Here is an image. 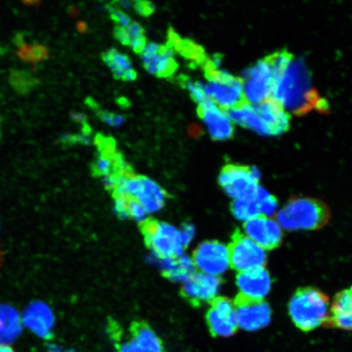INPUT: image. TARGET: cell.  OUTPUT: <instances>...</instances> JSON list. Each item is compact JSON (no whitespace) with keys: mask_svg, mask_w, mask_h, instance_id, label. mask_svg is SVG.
Listing matches in <instances>:
<instances>
[{"mask_svg":"<svg viewBox=\"0 0 352 352\" xmlns=\"http://www.w3.org/2000/svg\"><path fill=\"white\" fill-rule=\"evenodd\" d=\"M266 57L274 74L270 98L297 114L314 109H327L324 100L312 87L309 73L302 60L287 51L276 52Z\"/></svg>","mask_w":352,"mask_h":352,"instance_id":"obj_1","label":"cell"},{"mask_svg":"<svg viewBox=\"0 0 352 352\" xmlns=\"http://www.w3.org/2000/svg\"><path fill=\"white\" fill-rule=\"evenodd\" d=\"M330 210L324 202L311 197H293L276 214V221L287 231L318 230L327 226Z\"/></svg>","mask_w":352,"mask_h":352,"instance_id":"obj_2","label":"cell"},{"mask_svg":"<svg viewBox=\"0 0 352 352\" xmlns=\"http://www.w3.org/2000/svg\"><path fill=\"white\" fill-rule=\"evenodd\" d=\"M329 299L314 287L298 288L289 302L288 311L296 327L310 332L327 323Z\"/></svg>","mask_w":352,"mask_h":352,"instance_id":"obj_3","label":"cell"},{"mask_svg":"<svg viewBox=\"0 0 352 352\" xmlns=\"http://www.w3.org/2000/svg\"><path fill=\"white\" fill-rule=\"evenodd\" d=\"M204 67L208 81L204 85L205 94L219 108L227 111L248 101L241 78L219 69L212 59L206 60Z\"/></svg>","mask_w":352,"mask_h":352,"instance_id":"obj_4","label":"cell"},{"mask_svg":"<svg viewBox=\"0 0 352 352\" xmlns=\"http://www.w3.org/2000/svg\"><path fill=\"white\" fill-rule=\"evenodd\" d=\"M259 175L253 167L228 164L219 176L220 186L233 200L255 199L258 190Z\"/></svg>","mask_w":352,"mask_h":352,"instance_id":"obj_5","label":"cell"},{"mask_svg":"<svg viewBox=\"0 0 352 352\" xmlns=\"http://www.w3.org/2000/svg\"><path fill=\"white\" fill-rule=\"evenodd\" d=\"M227 248L230 266L239 274L266 266L265 250L239 230L233 233L230 244Z\"/></svg>","mask_w":352,"mask_h":352,"instance_id":"obj_6","label":"cell"},{"mask_svg":"<svg viewBox=\"0 0 352 352\" xmlns=\"http://www.w3.org/2000/svg\"><path fill=\"white\" fill-rule=\"evenodd\" d=\"M233 305L239 328L245 331H258L270 324L272 310L265 299L250 297L239 292Z\"/></svg>","mask_w":352,"mask_h":352,"instance_id":"obj_7","label":"cell"},{"mask_svg":"<svg viewBox=\"0 0 352 352\" xmlns=\"http://www.w3.org/2000/svg\"><path fill=\"white\" fill-rule=\"evenodd\" d=\"M152 253L160 257H177L184 254V246L177 228L165 222L148 224L144 232Z\"/></svg>","mask_w":352,"mask_h":352,"instance_id":"obj_8","label":"cell"},{"mask_svg":"<svg viewBox=\"0 0 352 352\" xmlns=\"http://www.w3.org/2000/svg\"><path fill=\"white\" fill-rule=\"evenodd\" d=\"M241 78L245 98L248 102L256 104L270 98L274 74L267 57L250 66Z\"/></svg>","mask_w":352,"mask_h":352,"instance_id":"obj_9","label":"cell"},{"mask_svg":"<svg viewBox=\"0 0 352 352\" xmlns=\"http://www.w3.org/2000/svg\"><path fill=\"white\" fill-rule=\"evenodd\" d=\"M192 258L196 270L206 275L219 277L230 267L228 248L217 241L198 245Z\"/></svg>","mask_w":352,"mask_h":352,"instance_id":"obj_10","label":"cell"},{"mask_svg":"<svg viewBox=\"0 0 352 352\" xmlns=\"http://www.w3.org/2000/svg\"><path fill=\"white\" fill-rule=\"evenodd\" d=\"M210 332L214 337H231L239 329L233 302L230 299L217 297L206 315Z\"/></svg>","mask_w":352,"mask_h":352,"instance_id":"obj_11","label":"cell"},{"mask_svg":"<svg viewBox=\"0 0 352 352\" xmlns=\"http://www.w3.org/2000/svg\"><path fill=\"white\" fill-rule=\"evenodd\" d=\"M245 234L264 250L278 248L283 243V231L275 219L261 214L243 223Z\"/></svg>","mask_w":352,"mask_h":352,"instance_id":"obj_12","label":"cell"},{"mask_svg":"<svg viewBox=\"0 0 352 352\" xmlns=\"http://www.w3.org/2000/svg\"><path fill=\"white\" fill-rule=\"evenodd\" d=\"M198 116L204 122L211 138L215 140L230 139L234 133L233 122L224 110L219 108L212 100L197 107Z\"/></svg>","mask_w":352,"mask_h":352,"instance_id":"obj_13","label":"cell"},{"mask_svg":"<svg viewBox=\"0 0 352 352\" xmlns=\"http://www.w3.org/2000/svg\"><path fill=\"white\" fill-rule=\"evenodd\" d=\"M22 321L38 337L44 340H50L52 337L55 318L54 312L46 303L39 301L30 303L24 312Z\"/></svg>","mask_w":352,"mask_h":352,"instance_id":"obj_14","label":"cell"},{"mask_svg":"<svg viewBox=\"0 0 352 352\" xmlns=\"http://www.w3.org/2000/svg\"><path fill=\"white\" fill-rule=\"evenodd\" d=\"M221 283L220 277L195 272L184 283V293L192 301L212 302L217 298Z\"/></svg>","mask_w":352,"mask_h":352,"instance_id":"obj_15","label":"cell"},{"mask_svg":"<svg viewBox=\"0 0 352 352\" xmlns=\"http://www.w3.org/2000/svg\"><path fill=\"white\" fill-rule=\"evenodd\" d=\"M149 261L155 264L169 279L175 283H186L196 272L192 258L184 254L177 257H160L151 253Z\"/></svg>","mask_w":352,"mask_h":352,"instance_id":"obj_16","label":"cell"},{"mask_svg":"<svg viewBox=\"0 0 352 352\" xmlns=\"http://www.w3.org/2000/svg\"><path fill=\"white\" fill-rule=\"evenodd\" d=\"M254 105L270 135H278L289 129V113L277 101L267 98Z\"/></svg>","mask_w":352,"mask_h":352,"instance_id":"obj_17","label":"cell"},{"mask_svg":"<svg viewBox=\"0 0 352 352\" xmlns=\"http://www.w3.org/2000/svg\"><path fill=\"white\" fill-rule=\"evenodd\" d=\"M236 284L240 293L253 298H264L271 289L272 280L265 267L239 272Z\"/></svg>","mask_w":352,"mask_h":352,"instance_id":"obj_18","label":"cell"},{"mask_svg":"<svg viewBox=\"0 0 352 352\" xmlns=\"http://www.w3.org/2000/svg\"><path fill=\"white\" fill-rule=\"evenodd\" d=\"M166 197L164 189L160 184L145 176H140V186L133 200L140 202L148 214L157 213L164 208Z\"/></svg>","mask_w":352,"mask_h":352,"instance_id":"obj_19","label":"cell"},{"mask_svg":"<svg viewBox=\"0 0 352 352\" xmlns=\"http://www.w3.org/2000/svg\"><path fill=\"white\" fill-rule=\"evenodd\" d=\"M344 330H352V294L344 289L334 297L327 323Z\"/></svg>","mask_w":352,"mask_h":352,"instance_id":"obj_20","label":"cell"},{"mask_svg":"<svg viewBox=\"0 0 352 352\" xmlns=\"http://www.w3.org/2000/svg\"><path fill=\"white\" fill-rule=\"evenodd\" d=\"M226 112L233 123L252 129L259 134L270 135V131L258 116L254 105L248 101Z\"/></svg>","mask_w":352,"mask_h":352,"instance_id":"obj_21","label":"cell"},{"mask_svg":"<svg viewBox=\"0 0 352 352\" xmlns=\"http://www.w3.org/2000/svg\"><path fill=\"white\" fill-rule=\"evenodd\" d=\"M142 60L144 68L158 78L173 76L178 67L174 58V51L168 46L161 45L156 55Z\"/></svg>","mask_w":352,"mask_h":352,"instance_id":"obj_22","label":"cell"},{"mask_svg":"<svg viewBox=\"0 0 352 352\" xmlns=\"http://www.w3.org/2000/svg\"><path fill=\"white\" fill-rule=\"evenodd\" d=\"M21 332L19 311L10 305H0V345L14 342Z\"/></svg>","mask_w":352,"mask_h":352,"instance_id":"obj_23","label":"cell"},{"mask_svg":"<svg viewBox=\"0 0 352 352\" xmlns=\"http://www.w3.org/2000/svg\"><path fill=\"white\" fill-rule=\"evenodd\" d=\"M143 352H165L164 344L155 332L146 324H136L132 329V338Z\"/></svg>","mask_w":352,"mask_h":352,"instance_id":"obj_24","label":"cell"},{"mask_svg":"<svg viewBox=\"0 0 352 352\" xmlns=\"http://www.w3.org/2000/svg\"><path fill=\"white\" fill-rule=\"evenodd\" d=\"M102 59L117 79H122L126 72L132 69L129 57L113 48L104 52Z\"/></svg>","mask_w":352,"mask_h":352,"instance_id":"obj_25","label":"cell"},{"mask_svg":"<svg viewBox=\"0 0 352 352\" xmlns=\"http://www.w3.org/2000/svg\"><path fill=\"white\" fill-rule=\"evenodd\" d=\"M231 211L236 219L243 220L244 222L256 218L261 214L255 199L233 200L231 204Z\"/></svg>","mask_w":352,"mask_h":352,"instance_id":"obj_26","label":"cell"},{"mask_svg":"<svg viewBox=\"0 0 352 352\" xmlns=\"http://www.w3.org/2000/svg\"><path fill=\"white\" fill-rule=\"evenodd\" d=\"M116 153H100L98 160L95 162L94 169L99 175L107 176L118 173V167L116 160Z\"/></svg>","mask_w":352,"mask_h":352,"instance_id":"obj_27","label":"cell"},{"mask_svg":"<svg viewBox=\"0 0 352 352\" xmlns=\"http://www.w3.org/2000/svg\"><path fill=\"white\" fill-rule=\"evenodd\" d=\"M255 201H256L258 208L261 211V214L265 215L267 217L268 215L274 213L277 206H278V201H277L276 197L270 195V193L261 187L258 188Z\"/></svg>","mask_w":352,"mask_h":352,"instance_id":"obj_28","label":"cell"},{"mask_svg":"<svg viewBox=\"0 0 352 352\" xmlns=\"http://www.w3.org/2000/svg\"><path fill=\"white\" fill-rule=\"evenodd\" d=\"M179 85H183L184 87L190 92L191 98L193 100L198 104V105L204 104L208 101L211 100L208 96L206 95L204 85L201 82L191 81L188 78L182 76L179 78Z\"/></svg>","mask_w":352,"mask_h":352,"instance_id":"obj_29","label":"cell"},{"mask_svg":"<svg viewBox=\"0 0 352 352\" xmlns=\"http://www.w3.org/2000/svg\"><path fill=\"white\" fill-rule=\"evenodd\" d=\"M148 212L144 206L138 201L131 199L129 201V208H127V215L135 221L138 223H144L146 221Z\"/></svg>","mask_w":352,"mask_h":352,"instance_id":"obj_30","label":"cell"},{"mask_svg":"<svg viewBox=\"0 0 352 352\" xmlns=\"http://www.w3.org/2000/svg\"><path fill=\"white\" fill-rule=\"evenodd\" d=\"M95 112L101 120L113 127L120 126L125 121L124 116H121V114L104 111V110H101L99 108L96 109Z\"/></svg>","mask_w":352,"mask_h":352,"instance_id":"obj_31","label":"cell"},{"mask_svg":"<svg viewBox=\"0 0 352 352\" xmlns=\"http://www.w3.org/2000/svg\"><path fill=\"white\" fill-rule=\"evenodd\" d=\"M107 10L111 19L117 22L118 25L122 26L123 28H127L131 24L130 17L120 10V8L114 6L112 3L107 6Z\"/></svg>","mask_w":352,"mask_h":352,"instance_id":"obj_32","label":"cell"},{"mask_svg":"<svg viewBox=\"0 0 352 352\" xmlns=\"http://www.w3.org/2000/svg\"><path fill=\"white\" fill-rule=\"evenodd\" d=\"M179 234L184 248H186L195 240L196 235L195 228L190 223L184 224L182 228H179Z\"/></svg>","mask_w":352,"mask_h":352,"instance_id":"obj_33","label":"cell"},{"mask_svg":"<svg viewBox=\"0 0 352 352\" xmlns=\"http://www.w3.org/2000/svg\"><path fill=\"white\" fill-rule=\"evenodd\" d=\"M133 8L138 14L144 16H151L155 11V6L152 3L147 1H135Z\"/></svg>","mask_w":352,"mask_h":352,"instance_id":"obj_34","label":"cell"},{"mask_svg":"<svg viewBox=\"0 0 352 352\" xmlns=\"http://www.w3.org/2000/svg\"><path fill=\"white\" fill-rule=\"evenodd\" d=\"M129 200L127 198L117 197L114 201V210L116 211L118 215L122 218L129 217L127 215V208H129Z\"/></svg>","mask_w":352,"mask_h":352,"instance_id":"obj_35","label":"cell"},{"mask_svg":"<svg viewBox=\"0 0 352 352\" xmlns=\"http://www.w3.org/2000/svg\"><path fill=\"white\" fill-rule=\"evenodd\" d=\"M113 34L114 37L123 44V45L130 46L131 39L126 28L117 25L116 28H114Z\"/></svg>","mask_w":352,"mask_h":352,"instance_id":"obj_36","label":"cell"},{"mask_svg":"<svg viewBox=\"0 0 352 352\" xmlns=\"http://www.w3.org/2000/svg\"><path fill=\"white\" fill-rule=\"evenodd\" d=\"M127 33L129 34L131 42L133 39L144 36V30L142 26L136 22H131L129 28H126Z\"/></svg>","mask_w":352,"mask_h":352,"instance_id":"obj_37","label":"cell"},{"mask_svg":"<svg viewBox=\"0 0 352 352\" xmlns=\"http://www.w3.org/2000/svg\"><path fill=\"white\" fill-rule=\"evenodd\" d=\"M147 45V41L145 36L140 37L135 39H133L130 43V46L132 47V50H134L136 54H142V52L144 50L145 46Z\"/></svg>","mask_w":352,"mask_h":352,"instance_id":"obj_38","label":"cell"},{"mask_svg":"<svg viewBox=\"0 0 352 352\" xmlns=\"http://www.w3.org/2000/svg\"><path fill=\"white\" fill-rule=\"evenodd\" d=\"M120 175L118 174V173L104 176V186L109 189L116 188L118 182V178H120Z\"/></svg>","mask_w":352,"mask_h":352,"instance_id":"obj_39","label":"cell"},{"mask_svg":"<svg viewBox=\"0 0 352 352\" xmlns=\"http://www.w3.org/2000/svg\"><path fill=\"white\" fill-rule=\"evenodd\" d=\"M188 133L191 136V138H197L201 135L202 130L201 126L197 124H192L188 126Z\"/></svg>","mask_w":352,"mask_h":352,"instance_id":"obj_40","label":"cell"},{"mask_svg":"<svg viewBox=\"0 0 352 352\" xmlns=\"http://www.w3.org/2000/svg\"><path fill=\"white\" fill-rule=\"evenodd\" d=\"M72 118L74 122L80 123L82 126L87 124V118L82 113H72Z\"/></svg>","mask_w":352,"mask_h":352,"instance_id":"obj_41","label":"cell"},{"mask_svg":"<svg viewBox=\"0 0 352 352\" xmlns=\"http://www.w3.org/2000/svg\"><path fill=\"white\" fill-rule=\"evenodd\" d=\"M136 78H138V74H136L135 70L133 69H131L129 72H126L124 76H123V81H134Z\"/></svg>","mask_w":352,"mask_h":352,"instance_id":"obj_42","label":"cell"},{"mask_svg":"<svg viewBox=\"0 0 352 352\" xmlns=\"http://www.w3.org/2000/svg\"><path fill=\"white\" fill-rule=\"evenodd\" d=\"M114 3L117 4V7L123 8H130L131 7H133V2L127 1V0H123V1L120 2H114Z\"/></svg>","mask_w":352,"mask_h":352,"instance_id":"obj_43","label":"cell"},{"mask_svg":"<svg viewBox=\"0 0 352 352\" xmlns=\"http://www.w3.org/2000/svg\"><path fill=\"white\" fill-rule=\"evenodd\" d=\"M78 30L79 32H81V33H86L87 32V28H88V26L85 23V22H79V23L78 24Z\"/></svg>","mask_w":352,"mask_h":352,"instance_id":"obj_44","label":"cell"},{"mask_svg":"<svg viewBox=\"0 0 352 352\" xmlns=\"http://www.w3.org/2000/svg\"><path fill=\"white\" fill-rule=\"evenodd\" d=\"M0 352H15V351L10 346L0 345Z\"/></svg>","mask_w":352,"mask_h":352,"instance_id":"obj_45","label":"cell"},{"mask_svg":"<svg viewBox=\"0 0 352 352\" xmlns=\"http://www.w3.org/2000/svg\"><path fill=\"white\" fill-rule=\"evenodd\" d=\"M70 13H72V16L78 15V10L76 8H72V10H70Z\"/></svg>","mask_w":352,"mask_h":352,"instance_id":"obj_46","label":"cell"},{"mask_svg":"<svg viewBox=\"0 0 352 352\" xmlns=\"http://www.w3.org/2000/svg\"><path fill=\"white\" fill-rule=\"evenodd\" d=\"M1 263H2V254H1V252H0V265H1Z\"/></svg>","mask_w":352,"mask_h":352,"instance_id":"obj_47","label":"cell"},{"mask_svg":"<svg viewBox=\"0 0 352 352\" xmlns=\"http://www.w3.org/2000/svg\"><path fill=\"white\" fill-rule=\"evenodd\" d=\"M350 292H351L352 294V286H351V288L350 289Z\"/></svg>","mask_w":352,"mask_h":352,"instance_id":"obj_48","label":"cell"},{"mask_svg":"<svg viewBox=\"0 0 352 352\" xmlns=\"http://www.w3.org/2000/svg\"><path fill=\"white\" fill-rule=\"evenodd\" d=\"M70 352H72V351H70Z\"/></svg>","mask_w":352,"mask_h":352,"instance_id":"obj_49","label":"cell"}]
</instances>
